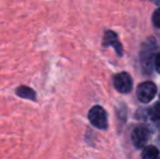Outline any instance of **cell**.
I'll use <instances>...</instances> for the list:
<instances>
[{"instance_id":"obj_1","label":"cell","mask_w":160,"mask_h":159,"mask_svg":"<svg viewBox=\"0 0 160 159\" xmlns=\"http://www.w3.org/2000/svg\"><path fill=\"white\" fill-rule=\"evenodd\" d=\"M155 55H156V42H155L154 38L150 37L143 45V49H142V52H141L142 66H143L144 71H146L147 73L149 71H152V69Z\"/></svg>"},{"instance_id":"obj_2","label":"cell","mask_w":160,"mask_h":159,"mask_svg":"<svg viewBox=\"0 0 160 159\" xmlns=\"http://www.w3.org/2000/svg\"><path fill=\"white\" fill-rule=\"evenodd\" d=\"M88 120L97 129L106 130L108 127V117L106 110L100 106H94L88 112Z\"/></svg>"},{"instance_id":"obj_3","label":"cell","mask_w":160,"mask_h":159,"mask_svg":"<svg viewBox=\"0 0 160 159\" xmlns=\"http://www.w3.org/2000/svg\"><path fill=\"white\" fill-rule=\"evenodd\" d=\"M136 94H137V98L142 102L147 104L150 100H152V98L156 96L157 86L152 82H144L138 85Z\"/></svg>"},{"instance_id":"obj_4","label":"cell","mask_w":160,"mask_h":159,"mask_svg":"<svg viewBox=\"0 0 160 159\" xmlns=\"http://www.w3.org/2000/svg\"><path fill=\"white\" fill-rule=\"evenodd\" d=\"M113 85L119 93H128V92H131L133 86L132 77L127 72L118 73L113 79Z\"/></svg>"},{"instance_id":"obj_5","label":"cell","mask_w":160,"mask_h":159,"mask_svg":"<svg viewBox=\"0 0 160 159\" xmlns=\"http://www.w3.org/2000/svg\"><path fill=\"white\" fill-rule=\"evenodd\" d=\"M149 138V131L144 127H138L133 131L132 141L136 148H143L147 144Z\"/></svg>"},{"instance_id":"obj_6","label":"cell","mask_w":160,"mask_h":159,"mask_svg":"<svg viewBox=\"0 0 160 159\" xmlns=\"http://www.w3.org/2000/svg\"><path fill=\"white\" fill-rule=\"evenodd\" d=\"M102 45L105 47H109L112 46L114 48V50L117 51L118 56H122L123 52V48L121 42L118 40V37H117V34L112 31H107L105 33V36H103V40H102Z\"/></svg>"},{"instance_id":"obj_7","label":"cell","mask_w":160,"mask_h":159,"mask_svg":"<svg viewBox=\"0 0 160 159\" xmlns=\"http://www.w3.org/2000/svg\"><path fill=\"white\" fill-rule=\"evenodd\" d=\"M15 95L21 98H24V99L33 100V102H36V99H37L36 92L34 91L32 87L26 86V85H21V86L18 87L15 89Z\"/></svg>"},{"instance_id":"obj_8","label":"cell","mask_w":160,"mask_h":159,"mask_svg":"<svg viewBox=\"0 0 160 159\" xmlns=\"http://www.w3.org/2000/svg\"><path fill=\"white\" fill-rule=\"evenodd\" d=\"M159 156V151L157 147L152 146H146L143 151V154H142V157L144 159H155Z\"/></svg>"},{"instance_id":"obj_9","label":"cell","mask_w":160,"mask_h":159,"mask_svg":"<svg viewBox=\"0 0 160 159\" xmlns=\"http://www.w3.org/2000/svg\"><path fill=\"white\" fill-rule=\"evenodd\" d=\"M149 117L152 121H160V102H157L149 111Z\"/></svg>"},{"instance_id":"obj_10","label":"cell","mask_w":160,"mask_h":159,"mask_svg":"<svg viewBox=\"0 0 160 159\" xmlns=\"http://www.w3.org/2000/svg\"><path fill=\"white\" fill-rule=\"evenodd\" d=\"M152 23L156 27L160 28V8L157 9L152 14Z\"/></svg>"},{"instance_id":"obj_11","label":"cell","mask_w":160,"mask_h":159,"mask_svg":"<svg viewBox=\"0 0 160 159\" xmlns=\"http://www.w3.org/2000/svg\"><path fill=\"white\" fill-rule=\"evenodd\" d=\"M155 67H156L157 72L160 74V52L156 56V60H155Z\"/></svg>"},{"instance_id":"obj_12","label":"cell","mask_w":160,"mask_h":159,"mask_svg":"<svg viewBox=\"0 0 160 159\" xmlns=\"http://www.w3.org/2000/svg\"><path fill=\"white\" fill-rule=\"evenodd\" d=\"M150 1H152V2H154V3H160V0H150Z\"/></svg>"}]
</instances>
